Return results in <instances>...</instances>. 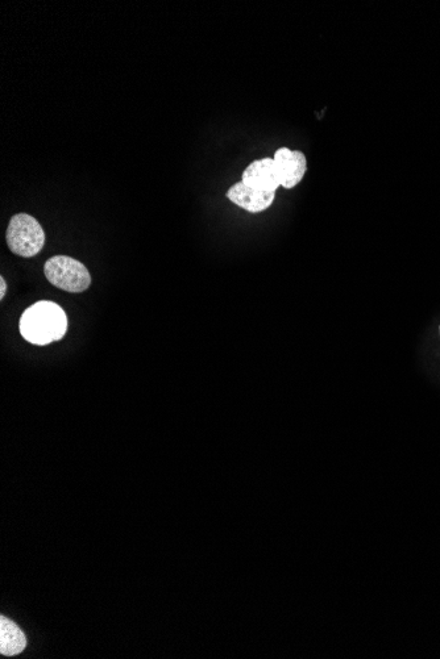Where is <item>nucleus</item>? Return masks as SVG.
I'll list each match as a JSON object with an SVG mask.
<instances>
[{
  "label": "nucleus",
  "mask_w": 440,
  "mask_h": 659,
  "mask_svg": "<svg viewBox=\"0 0 440 659\" xmlns=\"http://www.w3.org/2000/svg\"><path fill=\"white\" fill-rule=\"evenodd\" d=\"M19 331L33 345H49L64 339L68 332V316L57 303L41 300L24 312Z\"/></svg>",
  "instance_id": "obj_1"
},
{
  "label": "nucleus",
  "mask_w": 440,
  "mask_h": 659,
  "mask_svg": "<svg viewBox=\"0 0 440 659\" xmlns=\"http://www.w3.org/2000/svg\"><path fill=\"white\" fill-rule=\"evenodd\" d=\"M6 241L11 252L19 257H35L44 248V229L33 216L18 214L8 224Z\"/></svg>",
  "instance_id": "obj_2"
},
{
  "label": "nucleus",
  "mask_w": 440,
  "mask_h": 659,
  "mask_svg": "<svg viewBox=\"0 0 440 659\" xmlns=\"http://www.w3.org/2000/svg\"><path fill=\"white\" fill-rule=\"evenodd\" d=\"M45 277L57 289L80 294L89 289L91 275L82 262L68 256L49 258L44 266Z\"/></svg>",
  "instance_id": "obj_3"
},
{
  "label": "nucleus",
  "mask_w": 440,
  "mask_h": 659,
  "mask_svg": "<svg viewBox=\"0 0 440 659\" xmlns=\"http://www.w3.org/2000/svg\"><path fill=\"white\" fill-rule=\"evenodd\" d=\"M276 168L280 175L281 187L292 190L300 185L307 173V158L301 150L286 147L277 149L275 156Z\"/></svg>",
  "instance_id": "obj_4"
},
{
  "label": "nucleus",
  "mask_w": 440,
  "mask_h": 659,
  "mask_svg": "<svg viewBox=\"0 0 440 659\" xmlns=\"http://www.w3.org/2000/svg\"><path fill=\"white\" fill-rule=\"evenodd\" d=\"M242 182L251 189L263 191V193H277L278 187H281V181L275 160L267 157L251 162L243 171Z\"/></svg>",
  "instance_id": "obj_5"
},
{
  "label": "nucleus",
  "mask_w": 440,
  "mask_h": 659,
  "mask_svg": "<svg viewBox=\"0 0 440 659\" xmlns=\"http://www.w3.org/2000/svg\"><path fill=\"white\" fill-rule=\"evenodd\" d=\"M226 196L235 206L243 208L251 214H260V212L267 211L276 199V193H263V191L251 189V187L244 185L242 181L230 187Z\"/></svg>",
  "instance_id": "obj_6"
},
{
  "label": "nucleus",
  "mask_w": 440,
  "mask_h": 659,
  "mask_svg": "<svg viewBox=\"0 0 440 659\" xmlns=\"http://www.w3.org/2000/svg\"><path fill=\"white\" fill-rule=\"evenodd\" d=\"M27 646L22 629L7 617H0V653L3 656H18Z\"/></svg>",
  "instance_id": "obj_7"
},
{
  "label": "nucleus",
  "mask_w": 440,
  "mask_h": 659,
  "mask_svg": "<svg viewBox=\"0 0 440 659\" xmlns=\"http://www.w3.org/2000/svg\"><path fill=\"white\" fill-rule=\"evenodd\" d=\"M6 293H7V283H6V279L2 277L0 278V299L3 300L4 296H6Z\"/></svg>",
  "instance_id": "obj_8"
},
{
  "label": "nucleus",
  "mask_w": 440,
  "mask_h": 659,
  "mask_svg": "<svg viewBox=\"0 0 440 659\" xmlns=\"http://www.w3.org/2000/svg\"><path fill=\"white\" fill-rule=\"evenodd\" d=\"M439 333H440V327H439Z\"/></svg>",
  "instance_id": "obj_9"
}]
</instances>
